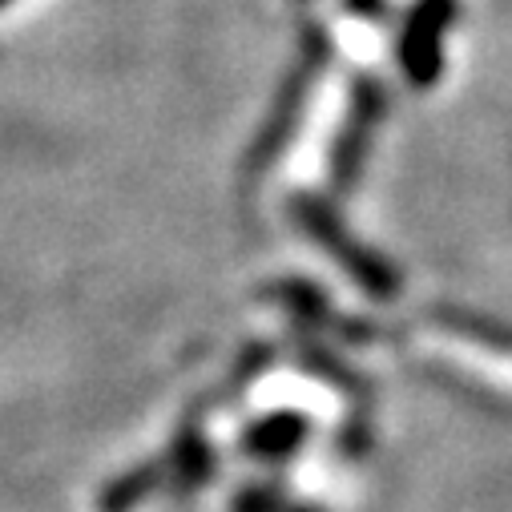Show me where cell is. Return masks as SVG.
<instances>
[{
	"mask_svg": "<svg viewBox=\"0 0 512 512\" xmlns=\"http://www.w3.org/2000/svg\"><path fill=\"white\" fill-rule=\"evenodd\" d=\"M291 214L299 218V226L331 254V259H335L367 295H375V299H396V295H400V271H396L392 263H383L367 242H359V238L343 226V218L331 210V202H323V198H299V202L291 206Z\"/></svg>",
	"mask_w": 512,
	"mask_h": 512,
	"instance_id": "obj_1",
	"label": "cell"
},
{
	"mask_svg": "<svg viewBox=\"0 0 512 512\" xmlns=\"http://www.w3.org/2000/svg\"><path fill=\"white\" fill-rule=\"evenodd\" d=\"M327 57H331V41H327L323 29L311 25L303 33V41H299V57H295V65H291V73H287V81H283V89H279L267 121H263L259 138H254V146H250V166L254 170L275 162V154L295 134V125L303 117V105H307V97H311V89H315V81H319V73L327 65Z\"/></svg>",
	"mask_w": 512,
	"mask_h": 512,
	"instance_id": "obj_2",
	"label": "cell"
},
{
	"mask_svg": "<svg viewBox=\"0 0 512 512\" xmlns=\"http://www.w3.org/2000/svg\"><path fill=\"white\" fill-rule=\"evenodd\" d=\"M383 113H388V93H383L379 81L363 77L351 93V109H347V121L335 138V150H331V178H335V190L347 194L363 170V158L371 150V138L379 130Z\"/></svg>",
	"mask_w": 512,
	"mask_h": 512,
	"instance_id": "obj_3",
	"label": "cell"
},
{
	"mask_svg": "<svg viewBox=\"0 0 512 512\" xmlns=\"http://www.w3.org/2000/svg\"><path fill=\"white\" fill-rule=\"evenodd\" d=\"M456 21V0H420L400 33V69L412 85H436L444 73V37Z\"/></svg>",
	"mask_w": 512,
	"mask_h": 512,
	"instance_id": "obj_4",
	"label": "cell"
},
{
	"mask_svg": "<svg viewBox=\"0 0 512 512\" xmlns=\"http://www.w3.org/2000/svg\"><path fill=\"white\" fill-rule=\"evenodd\" d=\"M351 9H355V13H367V17H375V13L383 9V0H351Z\"/></svg>",
	"mask_w": 512,
	"mask_h": 512,
	"instance_id": "obj_5",
	"label": "cell"
},
{
	"mask_svg": "<svg viewBox=\"0 0 512 512\" xmlns=\"http://www.w3.org/2000/svg\"><path fill=\"white\" fill-rule=\"evenodd\" d=\"M5 5H9V0H0V9H5Z\"/></svg>",
	"mask_w": 512,
	"mask_h": 512,
	"instance_id": "obj_6",
	"label": "cell"
}]
</instances>
